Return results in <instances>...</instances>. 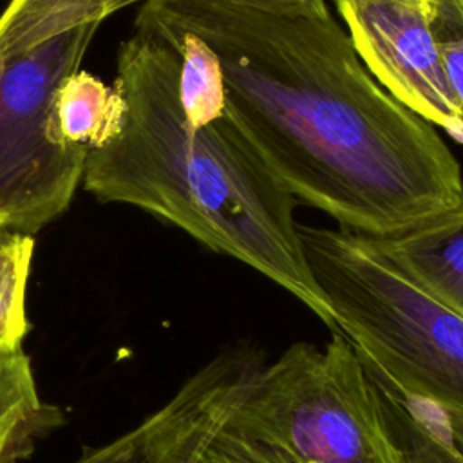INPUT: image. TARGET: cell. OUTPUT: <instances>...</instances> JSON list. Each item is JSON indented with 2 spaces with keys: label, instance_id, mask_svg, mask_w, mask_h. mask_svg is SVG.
<instances>
[{
  "label": "cell",
  "instance_id": "6",
  "mask_svg": "<svg viewBox=\"0 0 463 463\" xmlns=\"http://www.w3.org/2000/svg\"><path fill=\"white\" fill-rule=\"evenodd\" d=\"M371 76L403 107L463 145L458 103L430 29L427 0H335Z\"/></svg>",
  "mask_w": 463,
  "mask_h": 463
},
{
  "label": "cell",
  "instance_id": "18",
  "mask_svg": "<svg viewBox=\"0 0 463 463\" xmlns=\"http://www.w3.org/2000/svg\"><path fill=\"white\" fill-rule=\"evenodd\" d=\"M11 230L5 226V222L4 221H0V239L4 237V235H7Z\"/></svg>",
  "mask_w": 463,
  "mask_h": 463
},
{
  "label": "cell",
  "instance_id": "10",
  "mask_svg": "<svg viewBox=\"0 0 463 463\" xmlns=\"http://www.w3.org/2000/svg\"><path fill=\"white\" fill-rule=\"evenodd\" d=\"M61 420L60 409L42 402L22 345L0 351V463L27 458Z\"/></svg>",
  "mask_w": 463,
  "mask_h": 463
},
{
  "label": "cell",
  "instance_id": "11",
  "mask_svg": "<svg viewBox=\"0 0 463 463\" xmlns=\"http://www.w3.org/2000/svg\"><path fill=\"white\" fill-rule=\"evenodd\" d=\"M146 0H9L0 13V60Z\"/></svg>",
  "mask_w": 463,
  "mask_h": 463
},
{
  "label": "cell",
  "instance_id": "9",
  "mask_svg": "<svg viewBox=\"0 0 463 463\" xmlns=\"http://www.w3.org/2000/svg\"><path fill=\"white\" fill-rule=\"evenodd\" d=\"M125 110V99L114 85L109 87L87 71H76L52 94L45 136L58 146L99 148L119 134Z\"/></svg>",
  "mask_w": 463,
  "mask_h": 463
},
{
  "label": "cell",
  "instance_id": "14",
  "mask_svg": "<svg viewBox=\"0 0 463 463\" xmlns=\"http://www.w3.org/2000/svg\"><path fill=\"white\" fill-rule=\"evenodd\" d=\"M33 253L31 233L9 232L0 239V351L20 347L29 329L25 291Z\"/></svg>",
  "mask_w": 463,
  "mask_h": 463
},
{
  "label": "cell",
  "instance_id": "1",
  "mask_svg": "<svg viewBox=\"0 0 463 463\" xmlns=\"http://www.w3.org/2000/svg\"><path fill=\"white\" fill-rule=\"evenodd\" d=\"M136 31L201 40L233 125L295 201L345 230L391 237L463 208L454 154L371 76L329 11L146 0Z\"/></svg>",
  "mask_w": 463,
  "mask_h": 463
},
{
  "label": "cell",
  "instance_id": "5",
  "mask_svg": "<svg viewBox=\"0 0 463 463\" xmlns=\"http://www.w3.org/2000/svg\"><path fill=\"white\" fill-rule=\"evenodd\" d=\"M101 24L74 27L34 49L0 60V221L34 233L72 203L85 146H58L45 136L58 85L80 71Z\"/></svg>",
  "mask_w": 463,
  "mask_h": 463
},
{
  "label": "cell",
  "instance_id": "17",
  "mask_svg": "<svg viewBox=\"0 0 463 463\" xmlns=\"http://www.w3.org/2000/svg\"><path fill=\"white\" fill-rule=\"evenodd\" d=\"M443 412V411H441ZM445 416V421L449 425V430H450V436L456 443V447L461 450L463 454V416L459 414H449V412H443Z\"/></svg>",
  "mask_w": 463,
  "mask_h": 463
},
{
  "label": "cell",
  "instance_id": "7",
  "mask_svg": "<svg viewBox=\"0 0 463 463\" xmlns=\"http://www.w3.org/2000/svg\"><path fill=\"white\" fill-rule=\"evenodd\" d=\"M262 358L255 347L222 351L137 427L74 463H197L248 392Z\"/></svg>",
  "mask_w": 463,
  "mask_h": 463
},
{
  "label": "cell",
  "instance_id": "2",
  "mask_svg": "<svg viewBox=\"0 0 463 463\" xmlns=\"http://www.w3.org/2000/svg\"><path fill=\"white\" fill-rule=\"evenodd\" d=\"M114 87L125 99L116 137L87 150L83 188L184 230L206 248L257 269L333 333V311L315 284L297 233L295 199L228 114L192 127L179 99V56L161 38L121 43Z\"/></svg>",
  "mask_w": 463,
  "mask_h": 463
},
{
  "label": "cell",
  "instance_id": "3",
  "mask_svg": "<svg viewBox=\"0 0 463 463\" xmlns=\"http://www.w3.org/2000/svg\"><path fill=\"white\" fill-rule=\"evenodd\" d=\"M336 331L402 396L463 416V317L407 277L371 237L297 224Z\"/></svg>",
  "mask_w": 463,
  "mask_h": 463
},
{
  "label": "cell",
  "instance_id": "16",
  "mask_svg": "<svg viewBox=\"0 0 463 463\" xmlns=\"http://www.w3.org/2000/svg\"><path fill=\"white\" fill-rule=\"evenodd\" d=\"M264 2H271L277 5H286V7H297V9H307V11H329L327 9V2L326 0H264Z\"/></svg>",
  "mask_w": 463,
  "mask_h": 463
},
{
  "label": "cell",
  "instance_id": "8",
  "mask_svg": "<svg viewBox=\"0 0 463 463\" xmlns=\"http://www.w3.org/2000/svg\"><path fill=\"white\" fill-rule=\"evenodd\" d=\"M373 242L423 291L463 317V208Z\"/></svg>",
  "mask_w": 463,
  "mask_h": 463
},
{
  "label": "cell",
  "instance_id": "13",
  "mask_svg": "<svg viewBox=\"0 0 463 463\" xmlns=\"http://www.w3.org/2000/svg\"><path fill=\"white\" fill-rule=\"evenodd\" d=\"M145 34L161 38L179 56V99L186 121L197 128L224 118V83L215 54L192 34L166 31Z\"/></svg>",
  "mask_w": 463,
  "mask_h": 463
},
{
  "label": "cell",
  "instance_id": "12",
  "mask_svg": "<svg viewBox=\"0 0 463 463\" xmlns=\"http://www.w3.org/2000/svg\"><path fill=\"white\" fill-rule=\"evenodd\" d=\"M367 369L398 452L396 463H463V454L438 407L402 396L369 365Z\"/></svg>",
  "mask_w": 463,
  "mask_h": 463
},
{
  "label": "cell",
  "instance_id": "4",
  "mask_svg": "<svg viewBox=\"0 0 463 463\" xmlns=\"http://www.w3.org/2000/svg\"><path fill=\"white\" fill-rule=\"evenodd\" d=\"M226 427L302 463L398 461L374 380L340 331L324 347L297 342L262 364Z\"/></svg>",
  "mask_w": 463,
  "mask_h": 463
},
{
  "label": "cell",
  "instance_id": "15",
  "mask_svg": "<svg viewBox=\"0 0 463 463\" xmlns=\"http://www.w3.org/2000/svg\"><path fill=\"white\" fill-rule=\"evenodd\" d=\"M430 29L463 125V0H427Z\"/></svg>",
  "mask_w": 463,
  "mask_h": 463
}]
</instances>
